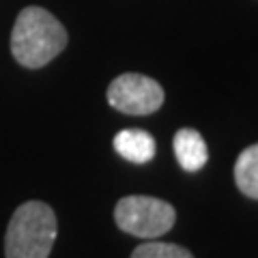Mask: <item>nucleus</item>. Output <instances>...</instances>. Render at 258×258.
Segmentation results:
<instances>
[{
	"label": "nucleus",
	"instance_id": "f257e3e1",
	"mask_svg": "<svg viewBox=\"0 0 258 258\" xmlns=\"http://www.w3.org/2000/svg\"><path fill=\"white\" fill-rule=\"evenodd\" d=\"M67 30L50 11L26 7L13 24L11 54L22 67L41 69L67 47Z\"/></svg>",
	"mask_w": 258,
	"mask_h": 258
},
{
	"label": "nucleus",
	"instance_id": "f03ea898",
	"mask_svg": "<svg viewBox=\"0 0 258 258\" xmlns=\"http://www.w3.org/2000/svg\"><path fill=\"white\" fill-rule=\"evenodd\" d=\"M58 235V222L50 205L28 200L15 209L5 235L7 258H47Z\"/></svg>",
	"mask_w": 258,
	"mask_h": 258
},
{
	"label": "nucleus",
	"instance_id": "7ed1b4c3",
	"mask_svg": "<svg viewBox=\"0 0 258 258\" xmlns=\"http://www.w3.org/2000/svg\"><path fill=\"white\" fill-rule=\"evenodd\" d=\"M114 220L127 235L157 239L174 226L176 211L170 203L153 196H125L116 203Z\"/></svg>",
	"mask_w": 258,
	"mask_h": 258
},
{
	"label": "nucleus",
	"instance_id": "20e7f679",
	"mask_svg": "<svg viewBox=\"0 0 258 258\" xmlns=\"http://www.w3.org/2000/svg\"><path fill=\"white\" fill-rule=\"evenodd\" d=\"M108 103L123 114L147 116L164 106V88L157 80L142 74H120L108 86Z\"/></svg>",
	"mask_w": 258,
	"mask_h": 258
},
{
	"label": "nucleus",
	"instance_id": "39448f33",
	"mask_svg": "<svg viewBox=\"0 0 258 258\" xmlns=\"http://www.w3.org/2000/svg\"><path fill=\"white\" fill-rule=\"evenodd\" d=\"M172 147H174L176 161H179V166L185 172H198L209 159L207 142L196 129H189V127L179 129L174 134Z\"/></svg>",
	"mask_w": 258,
	"mask_h": 258
},
{
	"label": "nucleus",
	"instance_id": "423d86ee",
	"mask_svg": "<svg viewBox=\"0 0 258 258\" xmlns=\"http://www.w3.org/2000/svg\"><path fill=\"white\" fill-rule=\"evenodd\" d=\"M114 151L123 159L134 164H147L155 157V138L144 129H123L114 136Z\"/></svg>",
	"mask_w": 258,
	"mask_h": 258
},
{
	"label": "nucleus",
	"instance_id": "0eeeda50",
	"mask_svg": "<svg viewBox=\"0 0 258 258\" xmlns=\"http://www.w3.org/2000/svg\"><path fill=\"white\" fill-rule=\"evenodd\" d=\"M235 181L241 194H245L247 198L258 200V142L247 147L237 157Z\"/></svg>",
	"mask_w": 258,
	"mask_h": 258
},
{
	"label": "nucleus",
	"instance_id": "6e6552de",
	"mask_svg": "<svg viewBox=\"0 0 258 258\" xmlns=\"http://www.w3.org/2000/svg\"><path fill=\"white\" fill-rule=\"evenodd\" d=\"M132 258H194L191 252L176 243H159V241H151V243H142L134 249Z\"/></svg>",
	"mask_w": 258,
	"mask_h": 258
}]
</instances>
